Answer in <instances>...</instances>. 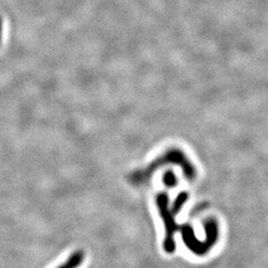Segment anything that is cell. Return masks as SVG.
Here are the masks:
<instances>
[{"label": "cell", "mask_w": 268, "mask_h": 268, "mask_svg": "<svg viewBox=\"0 0 268 268\" xmlns=\"http://www.w3.org/2000/svg\"><path fill=\"white\" fill-rule=\"evenodd\" d=\"M1 38H2V19L0 17V43H1Z\"/></svg>", "instance_id": "1"}]
</instances>
